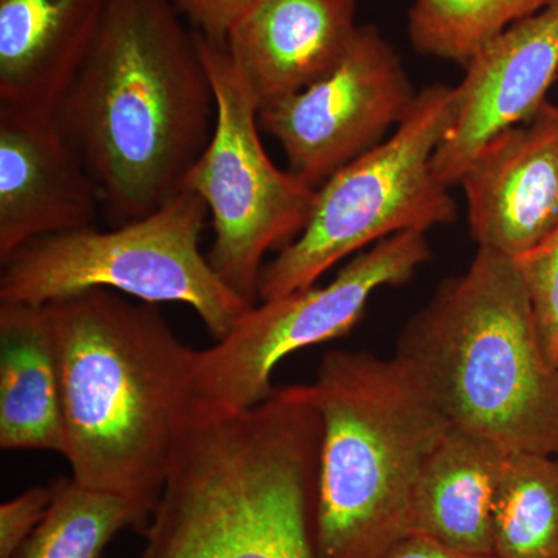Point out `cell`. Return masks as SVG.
Here are the masks:
<instances>
[{
    "mask_svg": "<svg viewBox=\"0 0 558 558\" xmlns=\"http://www.w3.org/2000/svg\"><path fill=\"white\" fill-rule=\"evenodd\" d=\"M172 0H109L94 46L53 110L112 226L157 211L207 149L218 105Z\"/></svg>",
    "mask_w": 558,
    "mask_h": 558,
    "instance_id": "1",
    "label": "cell"
},
{
    "mask_svg": "<svg viewBox=\"0 0 558 558\" xmlns=\"http://www.w3.org/2000/svg\"><path fill=\"white\" fill-rule=\"evenodd\" d=\"M43 306L60 368L62 457L72 478L130 499L148 527L196 405L197 351L156 304L113 290Z\"/></svg>",
    "mask_w": 558,
    "mask_h": 558,
    "instance_id": "2",
    "label": "cell"
},
{
    "mask_svg": "<svg viewBox=\"0 0 558 558\" xmlns=\"http://www.w3.org/2000/svg\"><path fill=\"white\" fill-rule=\"evenodd\" d=\"M322 438L303 385L236 413L196 403L143 558H318Z\"/></svg>",
    "mask_w": 558,
    "mask_h": 558,
    "instance_id": "3",
    "label": "cell"
},
{
    "mask_svg": "<svg viewBox=\"0 0 558 558\" xmlns=\"http://www.w3.org/2000/svg\"><path fill=\"white\" fill-rule=\"evenodd\" d=\"M395 355L451 425L510 451L558 457V368L515 259L476 250L409 319Z\"/></svg>",
    "mask_w": 558,
    "mask_h": 558,
    "instance_id": "4",
    "label": "cell"
},
{
    "mask_svg": "<svg viewBox=\"0 0 558 558\" xmlns=\"http://www.w3.org/2000/svg\"><path fill=\"white\" fill-rule=\"evenodd\" d=\"M303 387L323 425L318 558H384L410 534L418 473L449 418L396 355L329 352Z\"/></svg>",
    "mask_w": 558,
    "mask_h": 558,
    "instance_id": "5",
    "label": "cell"
},
{
    "mask_svg": "<svg viewBox=\"0 0 558 558\" xmlns=\"http://www.w3.org/2000/svg\"><path fill=\"white\" fill-rule=\"evenodd\" d=\"M454 113V86L422 87L391 135L315 191L306 229L264 266L258 300L311 288L341 259L395 234L457 222V202L433 171Z\"/></svg>",
    "mask_w": 558,
    "mask_h": 558,
    "instance_id": "6",
    "label": "cell"
},
{
    "mask_svg": "<svg viewBox=\"0 0 558 558\" xmlns=\"http://www.w3.org/2000/svg\"><path fill=\"white\" fill-rule=\"evenodd\" d=\"M207 204L182 191L145 218L110 231L40 238L2 263L0 303L43 304L90 289L142 303H182L216 339L255 304L238 295L201 252Z\"/></svg>",
    "mask_w": 558,
    "mask_h": 558,
    "instance_id": "7",
    "label": "cell"
},
{
    "mask_svg": "<svg viewBox=\"0 0 558 558\" xmlns=\"http://www.w3.org/2000/svg\"><path fill=\"white\" fill-rule=\"evenodd\" d=\"M194 35L215 89L218 116L207 149L191 168L182 191L196 193L207 204L215 230L207 255L213 269L238 295L255 304L264 259L303 233L317 190L271 161L259 135L258 101L227 44Z\"/></svg>",
    "mask_w": 558,
    "mask_h": 558,
    "instance_id": "8",
    "label": "cell"
},
{
    "mask_svg": "<svg viewBox=\"0 0 558 558\" xmlns=\"http://www.w3.org/2000/svg\"><path fill=\"white\" fill-rule=\"evenodd\" d=\"M432 259L425 233H399L362 250L326 286H311L250 307L215 347L197 351L196 402L236 413L275 391L271 374L293 352L340 339L381 288L409 282Z\"/></svg>",
    "mask_w": 558,
    "mask_h": 558,
    "instance_id": "9",
    "label": "cell"
},
{
    "mask_svg": "<svg viewBox=\"0 0 558 558\" xmlns=\"http://www.w3.org/2000/svg\"><path fill=\"white\" fill-rule=\"evenodd\" d=\"M416 95L395 47L376 27L362 25L339 68L259 109V126L284 149L289 171L317 190L380 145Z\"/></svg>",
    "mask_w": 558,
    "mask_h": 558,
    "instance_id": "10",
    "label": "cell"
},
{
    "mask_svg": "<svg viewBox=\"0 0 558 558\" xmlns=\"http://www.w3.org/2000/svg\"><path fill=\"white\" fill-rule=\"evenodd\" d=\"M454 86L453 126L433 159L446 186L458 185L495 135L531 119L558 80V0L510 25L465 65Z\"/></svg>",
    "mask_w": 558,
    "mask_h": 558,
    "instance_id": "11",
    "label": "cell"
},
{
    "mask_svg": "<svg viewBox=\"0 0 558 558\" xmlns=\"http://www.w3.org/2000/svg\"><path fill=\"white\" fill-rule=\"evenodd\" d=\"M458 185L478 248L517 259L558 227V105L488 140Z\"/></svg>",
    "mask_w": 558,
    "mask_h": 558,
    "instance_id": "12",
    "label": "cell"
},
{
    "mask_svg": "<svg viewBox=\"0 0 558 558\" xmlns=\"http://www.w3.org/2000/svg\"><path fill=\"white\" fill-rule=\"evenodd\" d=\"M100 193L53 116L0 108V263L54 234L95 229Z\"/></svg>",
    "mask_w": 558,
    "mask_h": 558,
    "instance_id": "13",
    "label": "cell"
},
{
    "mask_svg": "<svg viewBox=\"0 0 558 558\" xmlns=\"http://www.w3.org/2000/svg\"><path fill=\"white\" fill-rule=\"evenodd\" d=\"M359 0H259L227 49L259 109L307 89L347 57Z\"/></svg>",
    "mask_w": 558,
    "mask_h": 558,
    "instance_id": "14",
    "label": "cell"
},
{
    "mask_svg": "<svg viewBox=\"0 0 558 558\" xmlns=\"http://www.w3.org/2000/svg\"><path fill=\"white\" fill-rule=\"evenodd\" d=\"M109 0H0V108L53 116Z\"/></svg>",
    "mask_w": 558,
    "mask_h": 558,
    "instance_id": "15",
    "label": "cell"
},
{
    "mask_svg": "<svg viewBox=\"0 0 558 558\" xmlns=\"http://www.w3.org/2000/svg\"><path fill=\"white\" fill-rule=\"evenodd\" d=\"M510 450L449 425L418 473L410 534L494 556V512Z\"/></svg>",
    "mask_w": 558,
    "mask_h": 558,
    "instance_id": "16",
    "label": "cell"
},
{
    "mask_svg": "<svg viewBox=\"0 0 558 558\" xmlns=\"http://www.w3.org/2000/svg\"><path fill=\"white\" fill-rule=\"evenodd\" d=\"M0 447L64 454L60 368L44 306L0 303Z\"/></svg>",
    "mask_w": 558,
    "mask_h": 558,
    "instance_id": "17",
    "label": "cell"
},
{
    "mask_svg": "<svg viewBox=\"0 0 558 558\" xmlns=\"http://www.w3.org/2000/svg\"><path fill=\"white\" fill-rule=\"evenodd\" d=\"M492 543L497 558H558V457L510 451Z\"/></svg>",
    "mask_w": 558,
    "mask_h": 558,
    "instance_id": "18",
    "label": "cell"
},
{
    "mask_svg": "<svg viewBox=\"0 0 558 558\" xmlns=\"http://www.w3.org/2000/svg\"><path fill=\"white\" fill-rule=\"evenodd\" d=\"M46 515L17 558H100L124 527L145 532L146 521L130 499L60 480Z\"/></svg>",
    "mask_w": 558,
    "mask_h": 558,
    "instance_id": "19",
    "label": "cell"
},
{
    "mask_svg": "<svg viewBox=\"0 0 558 558\" xmlns=\"http://www.w3.org/2000/svg\"><path fill=\"white\" fill-rule=\"evenodd\" d=\"M548 0H416L409 14L413 49L424 57L469 64L510 25Z\"/></svg>",
    "mask_w": 558,
    "mask_h": 558,
    "instance_id": "20",
    "label": "cell"
},
{
    "mask_svg": "<svg viewBox=\"0 0 558 558\" xmlns=\"http://www.w3.org/2000/svg\"><path fill=\"white\" fill-rule=\"evenodd\" d=\"M515 263L531 300L543 352L558 368V227Z\"/></svg>",
    "mask_w": 558,
    "mask_h": 558,
    "instance_id": "21",
    "label": "cell"
},
{
    "mask_svg": "<svg viewBox=\"0 0 558 558\" xmlns=\"http://www.w3.org/2000/svg\"><path fill=\"white\" fill-rule=\"evenodd\" d=\"M53 490L36 486L0 506V558H17L49 509Z\"/></svg>",
    "mask_w": 558,
    "mask_h": 558,
    "instance_id": "22",
    "label": "cell"
},
{
    "mask_svg": "<svg viewBox=\"0 0 558 558\" xmlns=\"http://www.w3.org/2000/svg\"><path fill=\"white\" fill-rule=\"evenodd\" d=\"M193 31L215 43H227L231 31L259 0H172Z\"/></svg>",
    "mask_w": 558,
    "mask_h": 558,
    "instance_id": "23",
    "label": "cell"
},
{
    "mask_svg": "<svg viewBox=\"0 0 558 558\" xmlns=\"http://www.w3.org/2000/svg\"><path fill=\"white\" fill-rule=\"evenodd\" d=\"M384 558H497L472 550L453 548L438 539L421 534H409L392 546Z\"/></svg>",
    "mask_w": 558,
    "mask_h": 558,
    "instance_id": "24",
    "label": "cell"
}]
</instances>
